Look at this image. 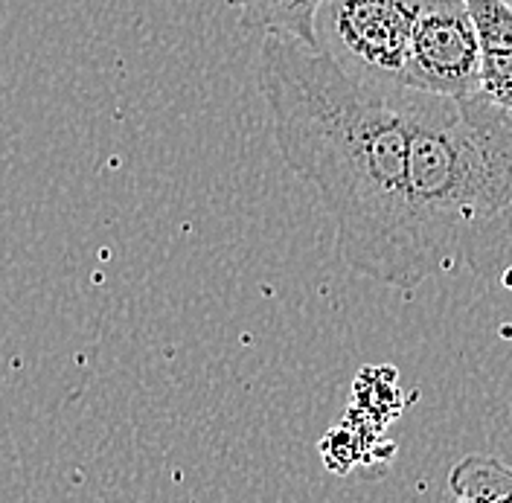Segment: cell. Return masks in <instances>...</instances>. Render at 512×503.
Listing matches in <instances>:
<instances>
[{"mask_svg":"<svg viewBox=\"0 0 512 503\" xmlns=\"http://www.w3.org/2000/svg\"><path fill=\"white\" fill-rule=\"evenodd\" d=\"M280 158L318 189L355 274L414 291L425 283L411 201L405 88L373 85L323 47L265 35L256 62Z\"/></svg>","mask_w":512,"mask_h":503,"instance_id":"cell-1","label":"cell"},{"mask_svg":"<svg viewBox=\"0 0 512 503\" xmlns=\"http://www.w3.org/2000/svg\"><path fill=\"white\" fill-rule=\"evenodd\" d=\"M408 91V88H405ZM411 201L425 280L512 271V111L408 91Z\"/></svg>","mask_w":512,"mask_h":503,"instance_id":"cell-2","label":"cell"},{"mask_svg":"<svg viewBox=\"0 0 512 503\" xmlns=\"http://www.w3.org/2000/svg\"><path fill=\"white\" fill-rule=\"evenodd\" d=\"M419 6L422 0H323L320 47L355 76L402 88Z\"/></svg>","mask_w":512,"mask_h":503,"instance_id":"cell-3","label":"cell"},{"mask_svg":"<svg viewBox=\"0 0 512 503\" xmlns=\"http://www.w3.org/2000/svg\"><path fill=\"white\" fill-rule=\"evenodd\" d=\"M402 88L446 99L480 94V44L466 0H422Z\"/></svg>","mask_w":512,"mask_h":503,"instance_id":"cell-4","label":"cell"},{"mask_svg":"<svg viewBox=\"0 0 512 503\" xmlns=\"http://www.w3.org/2000/svg\"><path fill=\"white\" fill-rule=\"evenodd\" d=\"M480 44V96L512 111V6L507 0H466Z\"/></svg>","mask_w":512,"mask_h":503,"instance_id":"cell-5","label":"cell"},{"mask_svg":"<svg viewBox=\"0 0 512 503\" xmlns=\"http://www.w3.org/2000/svg\"><path fill=\"white\" fill-rule=\"evenodd\" d=\"M227 6L239 9L245 30L320 47L318 12L323 0H227Z\"/></svg>","mask_w":512,"mask_h":503,"instance_id":"cell-6","label":"cell"},{"mask_svg":"<svg viewBox=\"0 0 512 503\" xmlns=\"http://www.w3.org/2000/svg\"><path fill=\"white\" fill-rule=\"evenodd\" d=\"M448 486L457 503H512V466L486 454H469L451 469Z\"/></svg>","mask_w":512,"mask_h":503,"instance_id":"cell-7","label":"cell"}]
</instances>
